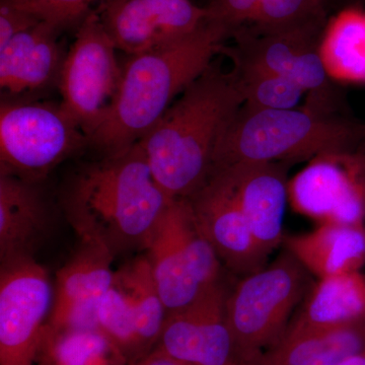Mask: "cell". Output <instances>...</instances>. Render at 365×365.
<instances>
[{
	"label": "cell",
	"instance_id": "obj_1",
	"mask_svg": "<svg viewBox=\"0 0 365 365\" xmlns=\"http://www.w3.org/2000/svg\"><path fill=\"white\" fill-rule=\"evenodd\" d=\"M173 200L135 143L81 170L66 190L63 208L79 241L97 244L116 257L144 251Z\"/></svg>",
	"mask_w": 365,
	"mask_h": 365
},
{
	"label": "cell",
	"instance_id": "obj_2",
	"mask_svg": "<svg viewBox=\"0 0 365 365\" xmlns=\"http://www.w3.org/2000/svg\"><path fill=\"white\" fill-rule=\"evenodd\" d=\"M244 102L234 73L212 63L137 143L168 195L188 198L205 184L217 144Z\"/></svg>",
	"mask_w": 365,
	"mask_h": 365
},
{
	"label": "cell",
	"instance_id": "obj_3",
	"mask_svg": "<svg viewBox=\"0 0 365 365\" xmlns=\"http://www.w3.org/2000/svg\"><path fill=\"white\" fill-rule=\"evenodd\" d=\"M228 38L225 26L207 20L172 44L128 56L114 103L91 135L90 145L110 157L138 143L182 91L207 71Z\"/></svg>",
	"mask_w": 365,
	"mask_h": 365
},
{
	"label": "cell",
	"instance_id": "obj_4",
	"mask_svg": "<svg viewBox=\"0 0 365 365\" xmlns=\"http://www.w3.org/2000/svg\"><path fill=\"white\" fill-rule=\"evenodd\" d=\"M365 148V122L313 108L255 109L242 104L216 148L213 169L240 163H294Z\"/></svg>",
	"mask_w": 365,
	"mask_h": 365
},
{
	"label": "cell",
	"instance_id": "obj_5",
	"mask_svg": "<svg viewBox=\"0 0 365 365\" xmlns=\"http://www.w3.org/2000/svg\"><path fill=\"white\" fill-rule=\"evenodd\" d=\"M313 284L311 273L285 251L228 292L227 324L245 364L257 365L279 342Z\"/></svg>",
	"mask_w": 365,
	"mask_h": 365
},
{
	"label": "cell",
	"instance_id": "obj_6",
	"mask_svg": "<svg viewBox=\"0 0 365 365\" xmlns=\"http://www.w3.org/2000/svg\"><path fill=\"white\" fill-rule=\"evenodd\" d=\"M143 252L168 313L222 281V261L199 230L188 198L170 202Z\"/></svg>",
	"mask_w": 365,
	"mask_h": 365
},
{
	"label": "cell",
	"instance_id": "obj_7",
	"mask_svg": "<svg viewBox=\"0 0 365 365\" xmlns=\"http://www.w3.org/2000/svg\"><path fill=\"white\" fill-rule=\"evenodd\" d=\"M86 145L88 136L60 104L1 103L0 174L38 182Z\"/></svg>",
	"mask_w": 365,
	"mask_h": 365
},
{
	"label": "cell",
	"instance_id": "obj_8",
	"mask_svg": "<svg viewBox=\"0 0 365 365\" xmlns=\"http://www.w3.org/2000/svg\"><path fill=\"white\" fill-rule=\"evenodd\" d=\"M325 25L281 32H261L242 26L230 37L234 44L223 45L220 54L232 60L234 66L253 67L294 81L306 91L307 107L343 112L335 83L327 74L319 55Z\"/></svg>",
	"mask_w": 365,
	"mask_h": 365
},
{
	"label": "cell",
	"instance_id": "obj_9",
	"mask_svg": "<svg viewBox=\"0 0 365 365\" xmlns=\"http://www.w3.org/2000/svg\"><path fill=\"white\" fill-rule=\"evenodd\" d=\"M117 51L98 11H91L79 24L60 69V106L85 132L88 144L111 109L119 88L122 66Z\"/></svg>",
	"mask_w": 365,
	"mask_h": 365
},
{
	"label": "cell",
	"instance_id": "obj_10",
	"mask_svg": "<svg viewBox=\"0 0 365 365\" xmlns=\"http://www.w3.org/2000/svg\"><path fill=\"white\" fill-rule=\"evenodd\" d=\"M54 299L47 269L25 259L0 269V365L37 364Z\"/></svg>",
	"mask_w": 365,
	"mask_h": 365
},
{
	"label": "cell",
	"instance_id": "obj_11",
	"mask_svg": "<svg viewBox=\"0 0 365 365\" xmlns=\"http://www.w3.org/2000/svg\"><path fill=\"white\" fill-rule=\"evenodd\" d=\"M300 215L321 223L365 225V148L309 160L288 184Z\"/></svg>",
	"mask_w": 365,
	"mask_h": 365
},
{
	"label": "cell",
	"instance_id": "obj_12",
	"mask_svg": "<svg viewBox=\"0 0 365 365\" xmlns=\"http://www.w3.org/2000/svg\"><path fill=\"white\" fill-rule=\"evenodd\" d=\"M228 292L220 281L188 306L169 312L155 348L193 365H248L228 327Z\"/></svg>",
	"mask_w": 365,
	"mask_h": 365
},
{
	"label": "cell",
	"instance_id": "obj_13",
	"mask_svg": "<svg viewBox=\"0 0 365 365\" xmlns=\"http://www.w3.org/2000/svg\"><path fill=\"white\" fill-rule=\"evenodd\" d=\"M117 50L141 54L191 35L207 21L191 0H105L97 9Z\"/></svg>",
	"mask_w": 365,
	"mask_h": 365
},
{
	"label": "cell",
	"instance_id": "obj_14",
	"mask_svg": "<svg viewBox=\"0 0 365 365\" xmlns=\"http://www.w3.org/2000/svg\"><path fill=\"white\" fill-rule=\"evenodd\" d=\"M199 230L215 249L223 267L246 276L267 265L266 254L255 240L234 191L220 170L188 197Z\"/></svg>",
	"mask_w": 365,
	"mask_h": 365
},
{
	"label": "cell",
	"instance_id": "obj_15",
	"mask_svg": "<svg viewBox=\"0 0 365 365\" xmlns=\"http://www.w3.org/2000/svg\"><path fill=\"white\" fill-rule=\"evenodd\" d=\"M114 259L102 246L81 241L78 251L56 274L54 299L46 328L98 329V307L111 287Z\"/></svg>",
	"mask_w": 365,
	"mask_h": 365
},
{
	"label": "cell",
	"instance_id": "obj_16",
	"mask_svg": "<svg viewBox=\"0 0 365 365\" xmlns=\"http://www.w3.org/2000/svg\"><path fill=\"white\" fill-rule=\"evenodd\" d=\"M287 163H240L218 168L227 178L255 240L270 256L283 244L288 199ZM211 170V172H212Z\"/></svg>",
	"mask_w": 365,
	"mask_h": 365
},
{
	"label": "cell",
	"instance_id": "obj_17",
	"mask_svg": "<svg viewBox=\"0 0 365 365\" xmlns=\"http://www.w3.org/2000/svg\"><path fill=\"white\" fill-rule=\"evenodd\" d=\"M60 30L40 21L0 47V88L11 96L36 93L58 81L64 56Z\"/></svg>",
	"mask_w": 365,
	"mask_h": 365
},
{
	"label": "cell",
	"instance_id": "obj_18",
	"mask_svg": "<svg viewBox=\"0 0 365 365\" xmlns=\"http://www.w3.org/2000/svg\"><path fill=\"white\" fill-rule=\"evenodd\" d=\"M49 227V211L37 182L0 174L1 264L34 258Z\"/></svg>",
	"mask_w": 365,
	"mask_h": 365
},
{
	"label": "cell",
	"instance_id": "obj_19",
	"mask_svg": "<svg viewBox=\"0 0 365 365\" xmlns=\"http://www.w3.org/2000/svg\"><path fill=\"white\" fill-rule=\"evenodd\" d=\"M283 244L318 279L360 271L365 264V225L321 223L306 234L284 237Z\"/></svg>",
	"mask_w": 365,
	"mask_h": 365
},
{
	"label": "cell",
	"instance_id": "obj_20",
	"mask_svg": "<svg viewBox=\"0 0 365 365\" xmlns=\"http://www.w3.org/2000/svg\"><path fill=\"white\" fill-rule=\"evenodd\" d=\"M365 321V275L360 271L314 283L287 329L330 330Z\"/></svg>",
	"mask_w": 365,
	"mask_h": 365
},
{
	"label": "cell",
	"instance_id": "obj_21",
	"mask_svg": "<svg viewBox=\"0 0 365 365\" xmlns=\"http://www.w3.org/2000/svg\"><path fill=\"white\" fill-rule=\"evenodd\" d=\"M319 49L334 83L365 85V6L347 4L329 18Z\"/></svg>",
	"mask_w": 365,
	"mask_h": 365
},
{
	"label": "cell",
	"instance_id": "obj_22",
	"mask_svg": "<svg viewBox=\"0 0 365 365\" xmlns=\"http://www.w3.org/2000/svg\"><path fill=\"white\" fill-rule=\"evenodd\" d=\"M113 284L119 290L145 356L157 345L168 314L145 253L115 271Z\"/></svg>",
	"mask_w": 365,
	"mask_h": 365
},
{
	"label": "cell",
	"instance_id": "obj_23",
	"mask_svg": "<svg viewBox=\"0 0 365 365\" xmlns=\"http://www.w3.org/2000/svg\"><path fill=\"white\" fill-rule=\"evenodd\" d=\"M38 364L129 365L123 353L100 329L53 331L46 328Z\"/></svg>",
	"mask_w": 365,
	"mask_h": 365
},
{
	"label": "cell",
	"instance_id": "obj_24",
	"mask_svg": "<svg viewBox=\"0 0 365 365\" xmlns=\"http://www.w3.org/2000/svg\"><path fill=\"white\" fill-rule=\"evenodd\" d=\"M244 105L255 109H294L306 91L294 81L253 67H232Z\"/></svg>",
	"mask_w": 365,
	"mask_h": 365
},
{
	"label": "cell",
	"instance_id": "obj_25",
	"mask_svg": "<svg viewBox=\"0 0 365 365\" xmlns=\"http://www.w3.org/2000/svg\"><path fill=\"white\" fill-rule=\"evenodd\" d=\"M327 11L317 0H260L250 28L261 32H281L325 25Z\"/></svg>",
	"mask_w": 365,
	"mask_h": 365
},
{
	"label": "cell",
	"instance_id": "obj_26",
	"mask_svg": "<svg viewBox=\"0 0 365 365\" xmlns=\"http://www.w3.org/2000/svg\"><path fill=\"white\" fill-rule=\"evenodd\" d=\"M9 6L33 14L41 21L61 31L76 21H83L93 4L105 0H1Z\"/></svg>",
	"mask_w": 365,
	"mask_h": 365
},
{
	"label": "cell",
	"instance_id": "obj_27",
	"mask_svg": "<svg viewBox=\"0 0 365 365\" xmlns=\"http://www.w3.org/2000/svg\"><path fill=\"white\" fill-rule=\"evenodd\" d=\"M365 350V321L346 326L332 344L302 365H339Z\"/></svg>",
	"mask_w": 365,
	"mask_h": 365
},
{
	"label": "cell",
	"instance_id": "obj_28",
	"mask_svg": "<svg viewBox=\"0 0 365 365\" xmlns=\"http://www.w3.org/2000/svg\"><path fill=\"white\" fill-rule=\"evenodd\" d=\"M259 4L260 0H210L205 6L207 20L225 26L232 37L235 30L253 23Z\"/></svg>",
	"mask_w": 365,
	"mask_h": 365
},
{
	"label": "cell",
	"instance_id": "obj_29",
	"mask_svg": "<svg viewBox=\"0 0 365 365\" xmlns=\"http://www.w3.org/2000/svg\"><path fill=\"white\" fill-rule=\"evenodd\" d=\"M39 19L21 9L0 2V47H4L19 34L40 23Z\"/></svg>",
	"mask_w": 365,
	"mask_h": 365
},
{
	"label": "cell",
	"instance_id": "obj_30",
	"mask_svg": "<svg viewBox=\"0 0 365 365\" xmlns=\"http://www.w3.org/2000/svg\"><path fill=\"white\" fill-rule=\"evenodd\" d=\"M339 365H365V350L345 360Z\"/></svg>",
	"mask_w": 365,
	"mask_h": 365
},
{
	"label": "cell",
	"instance_id": "obj_31",
	"mask_svg": "<svg viewBox=\"0 0 365 365\" xmlns=\"http://www.w3.org/2000/svg\"><path fill=\"white\" fill-rule=\"evenodd\" d=\"M317 1H318L319 4L326 9V11H328V6H330V4L333 0H317Z\"/></svg>",
	"mask_w": 365,
	"mask_h": 365
},
{
	"label": "cell",
	"instance_id": "obj_32",
	"mask_svg": "<svg viewBox=\"0 0 365 365\" xmlns=\"http://www.w3.org/2000/svg\"><path fill=\"white\" fill-rule=\"evenodd\" d=\"M365 0H349V4H361L364 6Z\"/></svg>",
	"mask_w": 365,
	"mask_h": 365
},
{
	"label": "cell",
	"instance_id": "obj_33",
	"mask_svg": "<svg viewBox=\"0 0 365 365\" xmlns=\"http://www.w3.org/2000/svg\"><path fill=\"white\" fill-rule=\"evenodd\" d=\"M38 365H43V364H38Z\"/></svg>",
	"mask_w": 365,
	"mask_h": 365
},
{
	"label": "cell",
	"instance_id": "obj_34",
	"mask_svg": "<svg viewBox=\"0 0 365 365\" xmlns=\"http://www.w3.org/2000/svg\"><path fill=\"white\" fill-rule=\"evenodd\" d=\"M364 6H365V2H364Z\"/></svg>",
	"mask_w": 365,
	"mask_h": 365
}]
</instances>
